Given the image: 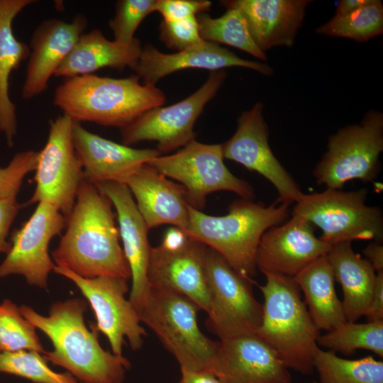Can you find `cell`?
Segmentation results:
<instances>
[{
	"label": "cell",
	"mask_w": 383,
	"mask_h": 383,
	"mask_svg": "<svg viewBox=\"0 0 383 383\" xmlns=\"http://www.w3.org/2000/svg\"><path fill=\"white\" fill-rule=\"evenodd\" d=\"M112 206L94 185L84 180L66 219V231L52 252L56 266L84 278L131 277Z\"/></svg>",
	"instance_id": "cell-1"
},
{
	"label": "cell",
	"mask_w": 383,
	"mask_h": 383,
	"mask_svg": "<svg viewBox=\"0 0 383 383\" xmlns=\"http://www.w3.org/2000/svg\"><path fill=\"white\" fill-rule=\"evenodd\" d=\"M87 302L79 298L52 304L48 316L32 308L19 307L23 316L51 340L53 350L45 351L44 358L66 369L83 383H123L130 362L102 348L97 329L87 327L84 314Z\"/></svg>",
	"instance_id": "cell-2"
},
{
	"label": "cell",
	"mask_w": 383,
	"mask_h": 383,
	"mask_svg": "<svg viewBox=\"0 0 383 383\" xmlns=\"http://www.w3.org/2000/svg\"><path fill=\"white\" fill-rule=\"evenodd\" d=\"M140 80L135 74L125 78L93 74L66 78L56 88L53 103L74 122L121 129L166 101L161 89Z\"/></svg>",
	"instance_id": "cell-3"
},
{
	"label": "cell",
	"mask_w": 383,
	"mask_h": 383,
	"mask_svg": "<svg viewBox=\"0 0 383 383\" xmlns=\"http://www.w3.org/2000/svg\"><path fill=\"white\" fill-rule=\"evenodd\" d=\"M289 206L277 201L265 206L239 199L230 204L227 214L216 216L189 205V224L184 232L221 255L238 274L252 280L261 237L270 228L287 221Z\"/></svg>",
	"instance_id": "cell-4"
},
{
	"label": "cell",
	"mask_w": 383,
	"mask_h": 383,
	"mask_svg": "<svg viewBox=\"0 0 383 383\" xmlns=\"http://www.w3.org/2000/svg\"><path fill=\"white\" fill-rule=\"evenodd\" d=\"M259 286L264 296L261 323L256 332L289 369L303 374L314 371L320 331L314 325L294 278L265 274Z\"/></svg>",
	"instance_id": "cell-5"
},
{
	"label": "cell",
	"mask_w": 383,
	"mask_h": 383,
	"mask_svg": "<svg viewBox=\"0 0 383 383\" xmlns=\"http://www.w3.org/2000/svg\"><path fill=\"white\" fill-rule=\"evenodd\" d=\"M200 309L187 296L150 286L148 296L137 310L140 322L149 327L177 359L181 370H209L218 348L201 331Z\"/></svg>",
	"instance_id": "cell-6"
},
{
	"label": "cell",
	"mask_w": 383,
	"mask_h": 383,
	"mask_svg": "<svg viewBox=\"0 0 383 383\" xmlns=\"http://www.w3.org/2000/svg\"><path fill=\"white\" fill-rule=\"evenodd\" d=\"M368 191L326 189L303 194L292 214L304 218L321 231L319 237L332 245L355 240H383V214L380 207L366 204Z\"/></svg>",
	"instance_id": "cell-7"
},
{
	"label": "cell",
	"mask_w": 383,
	"mask_h": 383,
	"mask_svg": "<svg viewBox=\"0 0 383 383\" xmlns=\"http://www.w3.org/2000/svg\"><path fill=\"white\" fill-rule=\"evenodd\" d=\"M382 151L383 114L370 111L358 124L343 127L329 137L313 176L326 189H341L355 179L374 182L380 172Z\"/></svg>",
	"instance_id": "cell-8"
},
{
	"label": "cell",
	"mask_w": 383,
	"mask_h": 383,
	"mask_svg": "<svg viewBox=\"0 0 383 383\" xmlns=\"http://www.w3.org/2000/svg\"><path fill=\"white\" fill-rule=\"evenodd\" d=\"M221 144H205L196 140L168 155H160L147 164L164 176L179 182L184 188L188 204L201 211L206 196L228 191L240 199L253 200L254 188L235 177L223 162Z\"/></svg>",
	"instance_id": "cell-9"
},
{
	"label": "cell",
	"mask_w": 383,
	"mask_h": 383,
	"mask_svg": "<svg viewBox=\"0 0 383 383\" xmlns=\"http://www.w3.org/2000/svg\"><path fill=\"white\" fill-rule=\"evenodd\" d=\"M205 267L211 296L208 329L220 340L255 334L262 321V304L253 295V280L238 274L208 247Z\"/></svg>",
	"instance_id": "cell-10"
},
{
	"label": "cell",
	"mask_w": 383,
	"mask_h": 383,
	"mask_svg": "<svg viewBox=\"0 0 383 383\" xmlns=\"http://www.w3.org/2000/svg\"><path fill=\"white\" fill-rule=\"evenodd\" d=\"M226 78L223 70L211 72L205 82L187 98L145 111L121 128L122 143L130 146L141 141H155L157 150L165 154L195 140L194 124Z\"/></svg>",
	"instance_id": "cell-11"
},
{
	"label": "cell",
	"mask_w": 383,
	"mask_h": 383,
	"mask_svg": "<svg viewBox=\"0 0 383 383\" xmlns=\"http://www.w3.org/2000/svg\"><path fill=\"white\" fill-rule=\"evenodd\" d=\"M74 122L63 114L50 122L48 136L38 160L34 193L28 204L45 202L65 217L70 214L84 182L83 168L73 142Z\"/></svg>",
	"instance_id": "cell-12"
},
{
	"label": "cell",
	"mask_w": 383,
	"mask_h": 383,
	"mask_svg": "<svg viewBox=\"0 0 383 383\" xmlns=\"http://www.w3.org/2000/svg\"><path fill=\"white\" fill-rule=\"evenodd\" d=\"M206 248L180 228L168 229L162 243L150 250V286L181 294L207 313L211 296L205 267Z\"/></svg>",
	"instance_id": "cell-13"
},
{
	"label": "cell",
	"mask_w": 383,
	"mask_h": 383,
	"mask_svg": "<svg viewBox=\"0 0 383 383\" xmlns=\"http://www.w3.org/2000/svg\"><path fill=\"white\" fill-rule=\"evenodd\" d=\"M53 271L74 282L89 302L96 318L95 327L106 336L114 355L123 356L126 338L132 350L142 347L146 332L135 309L126 298L127 279L111 276L84 278L58 266Z\"/></svg>",
	"instance_id": "cell-14"
},
{
	"label": "cell",
	"mask_w": 383,
	"mask_h": 383,
	"mask_svg": "<svg viewBox=\"0 0 383 383\" xmlns=\"http://www.w3.org/2000/svg\"><path fill=\"white\" fill-rule=\"evenodd\" d=\"M221 145L224 159L257 172L274 187L278 203L291 205L303 195L298 183L270 148L269 128L263 117L261 103L255 104L240 114L235 133Z\"/></svg>",
	"instance_id": "cell-15"
},
{
	"label": "cell",
	"mask_w": 383,
	"mask_h": 383,
	"mask_svg": "<svg viewBox=\"0 0 383 383\" xmlns=\"http://www.w3.org/2000/svg\"><path fill=\"white\" fill-rule=\"evenodd\" d=\"M65 226V217L57 209L38 203L31 216L12 232L11 249L0 265V277L21 274L29 284L47 288L48 275L56 266L49 255V244Z\"/></svg>",
	"instance_id": "cell-16"
},
{
	"label": "cell",
	"mask_w": 383,
	"mask_h": 383,
	"mask_svg": "<svg viewBox=\"0 0 383 383\" xmlns=\"http://www.w3.org/2000/svg\"><path fill=\"white\" fill-rule=\"evenodd\" d=\"M331 246L316 237L310 223L292 214L289 220L264 233L256 252V267L264 274L294 277L312 262L326 256Z\"/></svg>",
	"instance_id": "cell-17"
},
{
	"label": "cell",
	"mask_w": 383,
	"mask_h": 383,
	"mask_svg": "<svg viewBox=\"0 0 383 383\" xmlns=\"http://www.w3.org/2000/svg\"><path fill=\"white\" fill-rule=\"evenodd\" d=\"M210 371L221 383H292L289 369L256 334L220 340Z\"/></svg>",
	"instance_id": "cell-18"
},
{
	"label": "cell",
	"mask_w": 383,
	"mask_h": 383,
	"mask_svg": "<svg viewBox=\"0 0 383 383\" xmlns=\"http://www.w3.org/2000/svg\"><path fill=\"white\" fill-rule=\"evenodd\" d=\"M94 186L116 209L123 250L132 279L129 301L137 311L145 301L150 289L148 278L151 250L148 238L149 229L125 184L105 182Z\"/></svg>",
	"instance_id": "cell-19"
},
{
	"label": "cell",
	"mask_w": 383,
	"mask_h": 383,
	"mask_svg": "<svg viewBox=\"0 0 383 383\" xmlns=\"http://www.w3.org/2000/svg\"><path fill=\"white\" fill-rule=\"evenodd\" d=\"M88 21L77 14L71 22L48 19L34 31L22 96L30 99L43 92L52 76L71 52L79 37L84 33Z\"/></svg>",
	"instance_id": "cell-20"
},
{
	"label": "cell",
	"mask_w": 383,
	"mask_h": 383,
	"mask_svg": "<svg viewBox=\"0 0 383 383\" xmlns=\"http://www.w3.org/2000/svg\"><path fill=\"white\" fill-rule=\"evenodd\" d=\"M73 142L84 180L93 185L123 183L140 167L162 154L157 149H135L93 133L74 122Z\"/></svg>",
	"instance_id": "cell-21"
},
{
	"label": "cell",
	"mask_w": 383,
	"mask_h": 383,
	"mask_svg": "<svg viewBox=\"0 0 383 383\" xmlns=\"http://www.w3.org/2000/svg\"><path fill=\"white\" fill-rule=\"evenodd\" d=\"M230 67L248 68L265 75L273 73L267 63L245 60L218 44L207 41L174 53H164L153 45H147L142 48L133 70L143 84L155 86L160 79L184 69L215 72Z\"/></svg>",
	"instance_id": "cell-22"
},
{
	"label": "cell",
	"mask_w": 383,
	"mask_h": 383,
	"mask_svg": "<svg viewBox=\"0 0 383 383\" xmlns=\"http://www.w3.org/2000/svg\"><path fill=\"white\" fill-rule=\"evenodd\" d=\"M135 199L147 227L171 225L183 230L189 224V204L184 188L148 164L135 170L124 182Z\"/></svg>",
	"instance_id": "cell-23"
},
{
	"label": "cell",
	"mask_w": 383,
	"mask_h": 383,
	"mask_svg": "<svg viewBox=\"0 0 383 383\" xmlns=\"http://www.w3.org/2000/svg\"><path fill=\"white\" fill-rule=\"evenodd\" d=\"M310 0L221 1L244 17L256 45L265 53L277 46L292 47Z\"/></svg>",
	"instance_id": "cell-24"
},
{
	"label": "cell",
	"mask_w": 383,
	"mask_h": 383,
	"mask_svg": "<svg viewBox=\"0 0 383 383\" xmlns=\"http://www.w3.org/2000/svg\"><path fill=\"white\" fill-rule=\"evenodd\" d=\"M142 48L137 38L131 44H122L109 40L100 30L94 29L79 37L54 76L69 78L91 74L103 67L133 70Z\"/></svg>",
	"instance_id": "cell-25"
},
{
	"label": "cell",
	"mask_w": 383,
	"mask_h": 383,
	"mask_svg": "<svg viewBox=\"0 0 383 383\" xmlns=\"http://www.w3.org/2000/svg\"><path fill=\"white\" fill-rule=\"evenodd\" d=\"M33 0H0V131L9 147L13 145L17 133L16 106L9 96V78L13 70L29 57L30 48L14 35L16 16Z\"/></svg>",
	"instance_id": "cell-26"
},
{
	"label": "cell",
	"mask_w": 383,
	"mask_h": 383,
	"mask_svg": "<svg viewBox=\"0 0 383 383\" xmlns=\"http://www.w3.org/2000/svg\"><path fill=\"white\" fill-rule=\"evenodd\" d=\"M326 257L343 290L345 318L356 322L368 309L376 272L367 259L354 251L350 241L332 245Z\"/></svg>",
	"instance_id": "cell-27"
},
{
	"label": "cell",
	"mask_w": 383,
	"mask_h": 383,
	"mask_svg": "<svg viewBox=\"0 0 383 383\" xmlns=\"http://www.w3.org/2000/svg\"><path fill=\"white\" fill-rule=\"evenodd\" d=\"M293 278L303 292L310 316L319 331H329L347 321L326 255L312 262Z\"/></svg>",
	"instance_id": "cell-28"
},
{
	"label": "cell",
	"mask_w": 383,
	"mask_h": 383,
	"mask_svg": "<svg viewBox=\"0 0 383 383\" xmlns=\"http://www.w3.org/2000/svg\"><path fill=\"white\" fill-rule=\"evenodd\" d=\"M313 365L320 383H383V362L371 356L358 360L344 359L334 352L318 347Z\"/></svg>",
	"instance_id": "cell-29"
},
{
	"label": "cell",
	"mask_w": 383,
	"mask_h": 383,
	"mask_svg": "<svg viewBox=\"0 0 383 383\" xmlns=\"http://www.w3.org/2000/svg\"><path fill=\"white\" fill-rule=\"evenodd\" d=\"M196 19L204 40L225 44L260 60H267L266 54L255 43L244 17L237 9L226 8V11L218 18L201 13L196 16Z\"/></svg>",
	"instance_id": "cell-30"
},
{
	"label": "cell",
	"mask_w": 383,
	"mask_h": 383,
	"mask_svg": "<svg viewBox=\"0 0 383 383\" xmlns=\"http://www.w3.org/2000/svg\"><path fill=\"white\" fill-rule=\"evenodd\" d=\"M321 35L345 38L359 43L383 33V6L379 0H370L363 7L347 14L335 15L316 29Z\"/></svg>",
	"instance_id": "cell-31"
},
{
	"label": "cell",
	"mask_w": 383,
	"mask_h": 383,
	"mask_svg": "<svg viewBox=\"0 0 383 383\" xmlns=\"http://www.w3.org/2000/svg\"><path fill=\"white\" fill-rule=\"evenodd\" d=\"M317 344L330 351L344 355H351L357 349H365L382 357L383 321L365 323L345 321L326 334H320Z\"/></svg>",
	"instance_id": "cell-32"
},
{
	"label": "cell",
	"mask_w": 383,
	"mask_h": 383,
	"mask_svg": "<svg viewBox=\"0 0 383 383\" xmlns=\"http://www.w3.org/2000/svg\"><path fill=\"white\" fill-rule=\"evenodd\" d=\"M21 350L45 353L35 327L23 316L19 307L5 299L0 304V352Z\"/></svg>",
	"instance_id": "cell-33"
},
{
	"label": "cell",
	"mask_w": 383,
	"mask_h": 383,
	"mask_svg": "<svg viewBox=\"0 0 383 383\" xmlns=\"http://www.w3.org/2000/svg\"><path fill=\"white\" fill-rule=\"evenodd\" d=\"M0 372L18 376L33 383H77L70 373L52 370L44 357L34 350L0 352Z\"/></svg>",
	"instance_id": "cell-34"
},
{
	"label": "cell",
	"mask_w": 383,
	"mask_h": 383,
	"mask_svg": "<svg viewBox=\"0 0 383 383\" xmlns=\"http://www.w3.org/2000/svg\"><path fill=\"white\" fill-rule=\"evenodd\" d=\"M157 0H120L116 4L115 15L109 21L114 40L122 44L132 43L135 33L150 13L156 11Z\"/></svg>",
	"instance_id": "cell-35"
},
{
	"label": "cell",
	"mask_w": 383,
	"mask_h": 383,
	"mask_svg": "<svg viewBox=\"0 0 383 383\" xmlns=\"http://www.w3.org/2000/svg\"><path fill=\"white\" fill-rule=\"evenodd\" d=\"M159 38L169 48L181 51L202 43L196 16L172 21H162Z\"/></svg>",
	"instance_id": "cell-36"
},
{
	"label": "cell",
	"mask_w": 383,
	"mask_h": 383,
	"mask_svg": "<svg viewBox=\"0 0 383 383\" xmlns=\"http://www.w3.org/2000/svg\"><path fill=\"white\" fill-rule=\"evenodd\" d=\"M38 160V152L34 150L17 152L9 164L0 167V199L17 196L24 177L35 171Z\"/></svg>",
	"instance_id": "cell-37"
},
{
	"label": "cell",
	"mask_w": 383,
	"mask_h": 383,
	"mask_svg": "<svg viewBox=\"0 0 383 383\" xmlns=\"http://www.w3.org/2000/svg\"><path fill=\"white\" fill-rule=\"evenodd\" d=\"M211 4L208 0H157L155 11L160 13L162 21H172L205 13Z\"/></svg>",
	"instance_id": "cell-38"
},
{
	"label": "cell",
	"mask_w": 383,
	"mask_h": 383,
	"mask_svg": "<svg viewBox=\"0 0 383 383\" xmlns=\"http://www.w3.org/2000/svg\"><path fill=\"white\" fill-rule=\"evenodd\" d=\"M21 207L16 196L0 199V252L7 254L11 249V244L7 241L6 238Z\"/></svg>",
	"instance_id": "cell-39"
},
{
	"label": "cell",
	"mask_w": 383,
	"mask_h": 383,
	"mask_svg": "<svg viewBox=\"0 0 383 383\" xmlns=\"http://www.w3.org/2000/svg\"><path fill=\"white\" fill-rule=\"evenodd\" d=\"M365 316L367 322L383 321V272L376 273L374 289Z\"/></svg>",
	"instance_id": "cell-40"
},
{
	"label": "cell",
	"mask_w": 383,
	"mask_h": 383,
	"mask_svg": "<svg viewBox=\"0 0 383 383\" xmlns=\"http://www.w3.org/2000/svg\"><path fill=\"white\" fill-rule=\"evenodd\" d=\"M182 377L177 383H221L215 374L206 370H181Z\"/></svg>",
	"instance_id": "cell-41"
},
{
	"label": "cell",
	"mask_w": 383,
	"mask_h": 383,
	"mask_svg": "<svg viewBox=\"0 0 383 383\" xmlns=\"http://www.w3.org/2000/svg\"><path fill=\"white\" fill-rule=\"evenodd\" d=\"M381 243L372 240L362 251L376 273L383 272V246Z\"/></svg>",
	"instance_id": "cell-42"
},
{
	"label": "cell",
	"mask_w": 383,
	"mask_h": 383,
	"mask_svg": "<svg viewBox=\"0 0 383 383\" xmlns=\"http://www.w3.org/2000/svg\"><path fill=\"white\" fill-rule=\"evenodd\" d=\"M370 0H342L337 5L335 15H344L353 12L367 5Z\"/></svg>",
	"instance_id": "cell-43"
},
{
	"label": "cell",
	"mask_w": 383,
	"mask_h": 383,
	"mask_svg": "<svg viewBox=\"0 0 383 383\" xmlns=\"http://www.w3.org/2000/svg\"><path fill=\"white\" fill-rule=\"evenodd\" d=\"M313 383H318V382H313Z\"/></svg>",
	"instance_id": "cell-44"
},
{
	"label": "cell",
	"mask_w": 383,
	"mask_h": 383,
	"mask_svg": "<svg viewBox=\"0 0 383 383\" xmlns=\"http://www.w3.org/2000/svg\"><path fill=\"white\" fill-rule=\"evenodd\" d=\"M80 383H83V382H80Z\"/></svg>",
	"instance_id": "cell-45"
}]
</instances>
